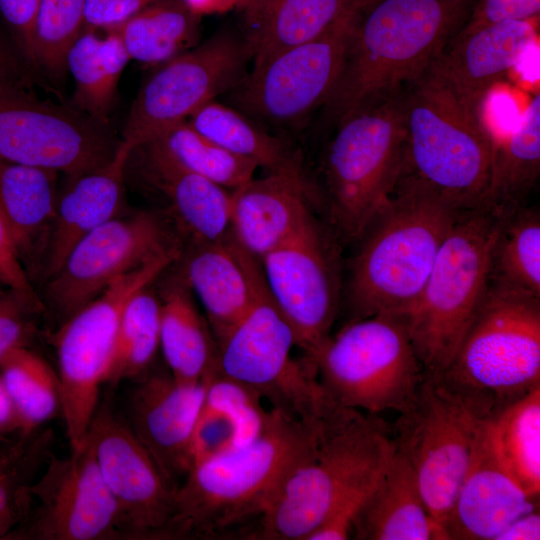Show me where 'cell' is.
<instances>
[{
    "label": "cell",
    "instance_id": "4dcf8cb0",
    "mask_svg": "<svg viewBox=\"0 0 540 540\" xmlns=\"http://www.w3.org/2000/svg\"><path fill=\"white\" fill-rule=\"evenodd\" d=\"M160 349L178 380L201 381L217 371V342L182 276L160 297Z\"/></svg>",
    "mask_w": 540,
    "mask_h": 540
},
{
    "label": "cell",
    "instance_id": "ab89813d",
    "mask_svg": "<svg viewBox=\"0 0 540 540\" xmlns=\"http://www.w3.org/2000/svg\"><path fill=\"white\" fill-rule=\"evenodd\" d=\"M85 0H40L32 35V68L65 76L66 55L84 29Z\"/></svg>",
    "mask_w": 540,
    "mask_h": 540
},
{
    "label": "cell",
    "instance_id": "277c9868",
    "mask_svg": "<svg viewBox=\"0 0 540 540\" xmlns=\"http://www.w3.org/2000/svg\"><path fill=\"white\" fill-rule=\"evenodd\" d=\"M459 211L403 172L388 205L361 237L349 283L351 321L407 315Z\"/></svg>",
    "mask_w": 540,
    "mask_h": 540
},
{
    "label": "cell",
    "instance_id": "f546056e",
    "mask_svg": "<svg viewBox=\"0 0 540 540\" xmlns=\"http://www.w3.org/2000/svg\"><path fill=\"white\" fill-rule=\"evenodd\" d=\"M262 402L250 388L218 372L212 374L194 428L192 467L254 438L271 412Z\"/></svg>",
    "mask_w": 540,
    "mask_h": 540
},
{
    "label": "cell",
    "instance_id": "ffe728a7",
    "mask_svg": "<svg viewBox=\"0 0 540 540\" xmlns=\"http://www.w3.org/2000/svg\"><path fill=\"white\" fill-rule=\"evenodd\" d=\"M209 377L187 382L170 372L147 373L129 399L128 425L175 489L192 467V438Z\"/></svg>",
    "mask_w": 540,
    "mask_h": 540
},
{
    "label": "cell",
    "instance_id": "8fae6325",
    "mask_svg": "<svg viewBox=\"0 0 540 540\" xmlns=\"http://www.w3.org/2000/svg\"><path fill=\"white\" fill-rule=\"evenodd\" d=\"M173 263L160 254L127 272L60 324L55 334L57 374L70 452L82 450L111 366L122 312L133 295Z\"/></svg>",
    "mask_w": 540,
    "mask_h": 540
},
{
    "label": "cell",
    "instance_id": "83f0119b",
    "mask_svg": "<svg viewBox=\"0 0 540 540\" xmlns=\"http://www.w3.org/2000/svg\"><path fill=\"white\" fill-rule=\"evenodd\" d=\"M358 540H448L443 525L430 513L415 474L395 450L352 526Z\"/></svg>",
    "mask_w": 540,
    "mask_h": 540
},
{
    "label": "cell",
    "instance_id": "d6a6232c",
    "mask_svg": "<svg viewBox=\"0 0 540 540\" xmlns=\"http://www.w3.org/2000/svg\"><path fill=\"white\" fill-rule=\"evenodd\" d=\"M200 17L183 0H158L104 32L121 40L131 60L159 66L197 45Z\"/></svg>",
    "mask_w": 540,
    "mask_h": 540
},
{
    "label": "cell",
    "instance_id": "c3c4849f",
    "mask_svg": "<svg viewBox=\"0 0 540 540\" xmlns=\"http://www.w3.org/2000/svg\"><path fill=\"white\" fill-rule=\"evenodd\" d=\"M20 436V422L15 406L0 379V440Z\"/></svg>",
    "mask_w": 540,
    "mask_h": 540
},
{
    "label": "cell",
    "instance_id": "484cf974",
    "mask_svg": "<svg viewBox=\"0 0 540 540\" xmlns=\"http://www.w3.org/2000/svg\"><path fill=\"white\" fill-rule=\"evenodd\" d=\"M376 0H245L238 8L252 68L312 40Z\"/></svg>",
    "mask_w": 540,
    "mask_h": 540
},
{
    "label": "cell",
    "instance_id": "603a6c76",
    "mask_svg": "<svg viewBox=\"0 0 540 540\" xmlns=\"http://www.w3.org/2000/svg\"><path fill=\"white\" fill-rule=\"evenodd\" d=\"M538 34L539 16L493 24L451 39L434 65L461 101L482 113L495 83L519 63Z\"/></svg>",
    "mask_w": 540,
    "mask_h": 540
},
{
    "label": "cell",
    "instance_id": "9c48e42d",
    "mask_svg": "<svg viewBox=\"0 0 540 540\" xmlns=\"http://www.w3.org/2000/svg\"><path fill=\"white\" fill-rule=\"evenodd\" d=\"M311 360L336 404L370 414L403 411L425 377L406 319L399 315L351 321Z\"/></svg>",
    "mask_w": 540,
    "mask_h": 540
},
{
    "label": "cell",
    "instance_id": "ee69618b",
    "mask_svg": "<svg viewBox=\"0 0 540 540\" xmlns=\"http://www.w3.org/2000/svg\"><path fill=\"white\" fill-rule=\"evenodd\" d=\"M40 0H0V14L11 40L29 67H32L33 26Z\"/></svg>",
    "mask_w": 540,
    "mask_h": 540
},
{
    "label": "cell",
    "instance_id": "ba28073f",
    "mask_svg": "<svg viewBox=\"0 0 540 540\" xmlns=\"http://www.w3.org/2000/svg\"><path fill=\"white\" fill-rule=\"evenodd\" d=\"M403 91L337 125L324 173L331 217L348 240L361 238L388 205L405 167Z\"/></svg>",
    "mask_w": 540,
    "mask_h": 540
},
{
    "label": "cell",
    "instance_id": "8d00e7d4",
    "mask_svg": "<svg viewBox=\"0 0 540 540\" xmlns=\"http://www.w3.org/2000/svg\"><path fill=\"white\" fill-rule=\"evenodd\" d=\"M0 379L17 411L20 436H30L61 414L57 371L29 346L10 350L0 361Z\"/></svg>",
    "mask_w": 540,
    "mask_h": 540
},
{
    "label": "cell",
    "instance_id": "f1b7e54d",
    "mask_svg": "<svg viewBox=\"0 0 540 540\" xmlns=\"http://www.w3.org/2000/svg\"><path fill=\"white\" fill-rule=\"evenodd\" d=\"M145 172L165 196L171 216L192 244L218 241L230 233L231 191L143 145Z\"/></svg>",
    "mask_w": 540,
    "mask_h": 540
},
{
    "label": "cell",
    "instance_id": "7402d4cb",
    "mask_svg": "<svg viewBox=\"0 0 540 540\" xmlns=\"http://www.w3.org/2000/svg\"><path fill=\"white\" fill-rule=\"evenodd\" d=\"M181 276L201 301L216 341L267 288L260 261L231 232L215 242L192 244Z\"/></svg>",
    "mask_w": 540,
    "mask_h": 540
},
{
    "label": "cell",
    "instance_id": "ac0fdd59",
    "mask_svg": "<svg viewBox=\"0 0 540 540\" xmlns=\"http://www.w3.org/2000/svg\"><path fill=\"white\" fill-rule=\"evenodd\" d=\"M268 289L311 359L330 337L338 305L334 258L312 218L293 237L260 260Z\"/></svg>",
    "mask_w": 540,
    "mask_h": 540
},
{
    "label": "cell",
    "instance_id": "d590c367",
    "mask_svg": "<svg viewBox=\"0 0 540 540\" xmlns=\"http://www.w3.org/2000/svg\"><path fill=\"white\" fill-rule=\"evenodd\" d=\"M492 447L507 473L532 498L540 494V387L486 419Z\"/></svg>",
    "mask_w": 540,
    "mask_h": 540
},
{
    "label": "cell",
    "instance_id": "e575fe53",
    "mask_svg": "<svg viewBox=\"0 0 540 540\" xmlns=\"http://www.w3.org/2000/svg\"><path fill=\"white\" fill-rule=\"evenodd\" d=\"M540 173V94L525 108L518 124L493 140L492 172L485 204L520 205Z\"/></svg>",
    "mask_w": 540,
    "mask_h": 540
},
{
    "label": "cell",
    "instance_id": "4316f807",
    "mask_svg": "<svg viewBox=\"0 0 540 540\" xmlns=\"http://www.w3.org/2000/svg\"><path fill=\"white\" fill-rule=\"evenodd\" d=\"M58 174L0 159V210L33 285L40 278L52 233Z\"/></svg>",
    "mask_w": 540,
    "mask_h": 540
},
{
    "label": "cell",
    "instance_id": "e0dca14e",
    "mask_svg": "<svg viewBox=\"0 0 540 540\" xmlns=\"http://www.w3.org/2000/svg\"><path fill=\"white\" fill-rule=\"evenodd\" d=\"M363 12L252 68L237 83L239 104L246 111L276 123L301 120L315 108L324 106Z\"/></svg>",
    "mask_w": 540,
    "mask_h": 540
},
{
    "label": "cell",
    "instance_id": "b9f144b4",
    "mask_svg": "<svg viewBox=\"0 0 540 540\" xmlns=\"http://www.w3.org/2000/svg\"><path fill=\"white\" fill-rule=\"evenodd\" d=\"M45 311L40 296L6 289L0 296V361L13 348L29 346Z\"/></svg>",
    "mask_w": 540,
    "mask_h": 540
},
{
    "label": "cell",
    "instance_id": "7dc6e473",
    "mask_svg": "<svg viewBox=\"0 0 540 540\" xmlns=\"http://www.w3.org/2000/svg\"><path fill=\"white\" fill-rule=\"evenodd\" d=\"M540 514L535 509L513 520L495 540H539Z\"/></svg>",
    "mask_w": 540,
    "mask_h": 540
},
{
    "label": "cell",
    "instance_id": "3957f363",
    "mask_svg": "<svg viewBox=\"0 0 540 540\" xmlns=\"http://www.w3.org/2000/svg\"><path fill=\"white\" fill-rule=\"evenodd\" d=\"M395 453L388 426L374 414L337 406L285 477L254 536L307 540L344 500L374 486Z\"/></svg>",
    "mask_w": 540,
    "mask_h": 540
},
{
    "label": "cell",
    "instance_id": "1f68e13d",
    "mask_svg": "<svg viewBox=\"0 0 540 540\" xmlns=\"http://www.w3.org/2000/svg\"><path fill=\"white\" fill-rule=\"evenodd\" d=\"M201 134L232 153L314 190L299 154L283 140L270 135L239 111L212 100L188 120Z\"/></svg>",
    "mask_w": 540,
    "mask_h": 540
},
{
    "label": "cell",
    "instance_id": "bcb514c9",
    "mask_svg": "<svg viewBox=\"0 0 540 540\" xmlns=\"http://www.w3.org/2000/svg\"><path fill=\"white\" fill-rule=\"evenodd\" d=\"M0 282L28 296H39L18 256L8 225L0 210Z\"/></svg>",
    "mask_w": 540,
    "mask_h": 540
},
{
    "label": "cell",
    "instance_id": "7bdbcfd3",
    "mask_svg": "<svg viewBox=\"0 0 540 540\" xmlns=\"http://www.w3.org/2000/svg\"><path fill=\"white\" fill-rule=\"evenodd\" d=\"M539 14L540 0H480L452 39L466 37L493 24L526 20Z\"/></svg>",
    "mask_w": 540,
    "mask_h": 540
},
{
    "label": "cell",
    "instance_id": "cb8c5ba5",
    "mask_svg": "<svg viewBox=\"0 0 540 540\" xmlns=\"http://www.w3.org/2000/svg\"><path fill=\"white\" fill-rule=\"evenodd\" d=\"M134 150L122 140L106 165L67 176L68 181L58 191L54 224L39 279H49L81 238L127 212L125 174Z\"/></svg>",
    "mask_w": 540,
    "mask_h": 540
},
{
    "label": "cell",
    "instance_id": "9a60e30c",
    "mask_svg": "<svg viewBox=\"0 0 540 540\" xmlns=\"http://www.w3.org/2000/svg\"><path fill=\"white\" fill-rule=\"evenodd\" d=\"M28 496L26 514L8 539H127L87 441L69 456L50 455L43 473L28 486Z\"/></svg>",
    "mask_w": 540,
    "mask_h": 540
},
{
    "label": "cell",
    "instance_id": "db71d44e",
    "mask_svg": "<svg viewBox=\"0 0 540 540\" xmlns=\"http://www.w3.org/2000/svg\"><path fill=\"white\" fill-rule=\"evenodd\" d=\"M6 287L0 282V296L6 291Z\"/></svg>",
    "mask_w": 540,
    "mask_h": 540
},
{
    "label": "cell",
    "instance_id": "4fadbf2b",
    "mask_svg": "<svg viewBox=\"0 0 540 540\" xmlns=\"http://www.w3.org/2000/svg\"><path fill=\"white\" fill-rule=\"evenodd\" d=\"M251 59L243 36L223 30L161 64L140 88L123 128L134 149L240 81Z\"/></svg>",
    "mask_w": 540,
    "mask_h": 540
},
{
    "label": "cell",
    "instance_id": "30bf717a",
    "mask_svg": "<svg viewBox=\"0 0 540 540\" xmlns=\"http://www.w3.org/2000/svg\"><path fill=\"white\" fill-rule=\"evenodd\" d=\"M217 342V372L250 388L271 409L305 423L339 406L321 384L315 363L292 356L295 334L265 289Z\"/></svg>",
    "mask_w": 540,
    "mask_h": 540
},
{
    "label": "cell",
    "instance_id": "8992f818",
    "mask_svg": "<svg viewBox=\"0 0 540 540\" xmlns=\"http://www.w3.org/2000/svg\"><path fill=\"white\" fill-rule=\"evenodd\" d=\"M480 419L540 387V298L489 284L460 345L438 376Z\"/></svg>",
    "mask_w": 540,
    "mask_h": 540
},
{
    "label": "cell",
    "instance_id": "2e32d148",
    "mask_svg": "<svg viewBox=\"0 0 540 540\" xmlns=\"http://www.w3.org/2000/svg\"><path fill=\"white\" fill-rule=\"evenodd\" d=\"M177 245L154 213H124L81 238L45 281L44 299L60 324L110 284Z\"/></svg>",
    "mask_w": 540,
    "mask_h": 540
},
{
    "label": "cell",
    "instance_id": "f5cc1de1",
    "mask_svg": "<svg viewBox=\"0 0 540 540\" xmlns=\"http://www.w3.org/2000/svg\"><path fill=\"white\" fill-rule=\"evenodd\" d=\"M196 14L223 13L239 8L245 0H183Z\"/></svg>",
    "mask_w": 540,
    "mask_h": 540
},
{
    "label": "cell",
    "instance_id": "f35d334b",
    "mask_svg": "<svg viewBox=\"0 0 540 540\" xmlns=\"http://www.w3.org/2000/svg\"><path fill=\"white\" fill-rule=\"evenodd\" d=\"M159 348L160 298L147 286L131 297L122 312L106 383L142 378Z\"/></svg>",
    "mask_w": 540,
    "mask_h": 540
},
{
    "label": "cell",
    "instance_id": "52a82bcc",
    "mask_svg": "<svg viewBox=\"0 0 540 540\" xmlns=\"http://www.w3.org/2000/svg\"><path fill=\"white\" fill-rule=\"evenodd\" d=\"M499 215L500 209L486 204L459 211L405 316L425 374L445 371L487 293Z\"/></svg>",
    "mask_w": 540,
    "mask_h": 540
},
{
    "label": "cell",
    "instance_id": "44dd1931",
    "mask_svg": "<svg viewBox=\"0 0 540 540\" xmlns=\"http://www.w3.org/2000/svg\"><path fill=\"white\" fill-rule=\"evenodd\" d=\"M539 507L507 473L480 422L470 460L444 523L448 540H495L516 518Z\"/></svg>",
    "mask_w": 540,
    "mask_h": 540
},
{
    "label": "cell",
    "instance_id": "816d5d0a",
    "mask_svg": "<svg viewBox=\"0 0 540 540\" xmlns=\"http://www.w3.org/2000/svg\"><path fill=\"white\" fill-rule=\"evenodd\" d=\"M31 82L19 77L0 63V99L14 96L31 95Z\"/></svg>",
    "mask_w": 540,
    "mask_h": 540
},
{
    "label": "cell",
    "instance_id": "7a4b0ae2",
    "mask_svg": "<svg viewBox=\"0 0 540 540\" xmlns=\"http://www.w3.org/2000/svg\"><path fill=\"white\" fill-rule=\"evenodd\" d=\"M320 420L305 423L271 409L254 438L195 464L174 491L167 538H214L259 520Z\"/></svg>",
    "mask_w": 540,
    "mask_h": 540
},
{
    "label": "cell",
    "instance_id": "6da1fadb",
    "mask_svg": "<svg viewBox=\"0 0 540 540\" xmlns=\"http://www.w3.org/2000/svg\"><path fill=\"white\" fill-rule=\"evenodd\" d=\"M473 0H376L362 13L324 104L338 125L418 79L462 27Z\"/></svg>",
    "mask_w": 540,
    "mask_h": 540
},
{
    "label": "cell",
    "instance_id": "7c38bea8",
    "mask_svg": "<svg viewBox=\"0 0 540 540\" xmlns=\"http://www.w3.org/2000/svg\"><path fill=\"white\" fill-rule=\"evenodd\" d=\"M482 420L438 376L425 374L394 423L395 450L412 468L430 513L443 527Z\"/></svg>",
    "mask_w": 540,
    "mask_h": 540
},
{
    "label": "cell",
    "instance_id": "f6af8a7d",
    "mask_svg": "<svg viewBox=\"0 0 540 540\" xmlns=\"http://www.w3.org/2000/svg\"><path fill=\"white\" fill-rule=\"evenodd\" d=\"M158 0H85L84 28L107 30Z\"/></svg>",
    "mask_w": 540,
    "mask_h": 540
},
{
    "label": "cell",
    "instance_id": "d6986e66",
    "mask_svg": "<svg viewBox=\"0 0 540 540\" xmlns=\"http://www.w3.org/2000/svg\"><path fill=\"white\" fill-rule=\"evenodd\" d=\"M86 441L117 504L127 539H166L175 488L128 423L107 406L97 408Z\"/></svg>",
    "mask_w": 540,
    "mask_h": 540
},
{
    "label": "cell",
    "instance_id": "5b68a950",
    "mask_svg": "<svg viewBox=\"0 0 540 540\" xmlns=\"http://www.w3.org/2000/svg\"><path fill=\"white\" fill-rule=\"evenodd\" d=\"M404 172L458 209L485 204L493 141L484 113L466 106L431 66L402 93Z\"/></svg>",
    "mask_w": 540,
    "mask_h": 540
},
{
    "label": "cell",
    "instance_id": "836d02e7",
    "mask_svg": "<svg viewBox=\"0 0 540 540\" xmlns=\"http://www.w3.org/2000/svg\"><path fill=\"white\" fill-rule=\"evenodd\" d=\"M489 284L540 298V216L521 204L500 208L490 252Z\"/></svg>",
    "mask_w": 540,
    "mask_h": 540
},
{
    "label": "cell",
    "instance_id": "60d3db41",
    "mask_svg": "<svg viewBox=\"0 0 540 540\" xmlns=\"http://www.w3.org/2000/svg\"><path fill=\"white\" fill-rule=\"evenodd\" d=\"M96 30L84 28L66 55V70L74 82L75 108L108 123L115 96L110 92L102 65Z\"/></svg>",
    "mask_w": 540,
    "mask_h": 540
},
{
    "label": "cell",
    "instance_id": "5bb4252c",
    "mask_svg": "<svg viewBox=\"0 0 540 540\" xmlns=\"http://www.w3.org/2000/svg\"><path fill=\"white\" fill-rule=\"evenodd\" d=\"M122 139L109 124L34 94L0 99V159L77 175L115 156Z\"/></svg>",
    "mask_w": 540,
    "mask_h": 540
},
{
    "label": "cell",
    "instance_id": "681fc988",
    "mask_svg": "<svg viewBox=\"0 0 540 540\" xmlns=\"http://www.w3.org/2000/svg\"><path fill=\"white\" fill-rule=\"evenodd\" d=\"M0 63L19 77L31 81L30 67L27 65L13 41L0 28Z\"/></svg>",
    "mask_w": 540,
    "mask_h": 540
},
{
    "label": "cell",
    "instance_id": "d4e9b609",
    "mask_svg": "<svg viewBox=\"0 0 540 540\" xmlns=\"http://www.w3.org/2000/svg\"><path fill=\"white\" fill-rule=\"evenodd\" d=\"M313 199L314 190L290 177L253 178L231 190L230 232L260 261L314 218Z\"/></svg>",
    "mask_w": 540,
    "mask_h": 540
},
{
    "label": "cell",
    "instance_id": "f907efd6",
    "mask_svg": "<svg viewBox=\"0 0 540 540\" xmlns=\"http://www.w3.org/2000/svg\"><path fill=\"white\" fill-rule=\"evenodd\" d=\"M22 451L18 440H0V482L8 475ZM10 529L9 523L0 516V539H4Z\"/></svg>",
    "mask_w": 540,
    "mask_h": 540
},
{
    "label": "cell",
    "instance_id": "74e56055",
    "mask_svg": "<svg viewBox=\"0 0 540 540\" xmlns=\"http://www.w3.org/2000/svg\"><path fill=\"white\" fill-rule=\"evenodd\" d=\"M144 145L226 189L233 190L250 181L258 168L253 161L201 134L188 121L168 127Z\"/></svg>",
    "mask_w": 540,
    "mask_h": 540
}]
</instances>
